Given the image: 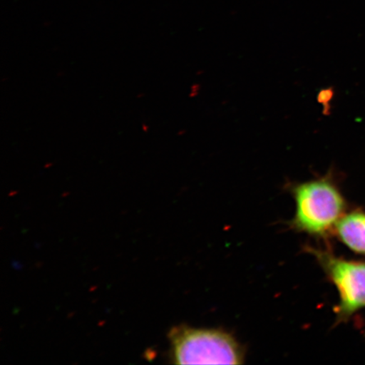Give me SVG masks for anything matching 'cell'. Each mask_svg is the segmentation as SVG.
<instances>
[{
    "instance_id": "1",
    "label": "cell",
    "mask_w": 365,
    "mask_h": 365,
    "mask_svg": "<svg viewBox=\"0 0 365 365\" xmlns=\"http://www.w3.org/2000/svg\"><path fill=\"white\" fill-rule=\"evenodd\" d=\"M287 190L295 202L291 230L323 240L334 232L337 222L346 213V202L331 173L292 182Z\"/></svg>"
},
{
    "instance_id": "2",
    "label": "cell",
    "mask_w": 365,
    "mask_h": 365,
    "mask_svg": "<svg viewBox=\"0 0 365 365\" xmlns=\"http://www.w3.org/2000/svg\"><path fill=\"white\" fill-rule=\"evenodd\" d=\"M177 364H242L245 352L231 333L212 328L173 327L168 334Z\"/></svg>"
},
{
    "instance_id": "3",
    "label": "cell",
    "mask_w": 365,
    "mask_h": 365,
    "mask_svg": "<svg viewBox=\"0 0 365 365\" xmlns=\"http://www.w3.org/2000/svg\"><path fill=\"white\" fill-rule=\"evenodd\" d=\"M317 259L327 277L336 287L339 302L335 308L336 323L346 322L365 308V262L336 257L330 250L305 248Z\"/></svg>"
},
{
    "instance_id": "4",
    "label": "cell",
    "mask_w": 365,
    "mask_h": 365,
    "mask_svg": "<svg viewBox=\"0 0 365 365\" xmlns=\"http://www.w3.org/2000/svg\"><path fill=\"white\" fill-rule=\"evenodd\" d=\"M344 244L354 252L365 255V213L362 211L345 213L337 222L333 232Z\"/></svg>"
},
{
    "instance_id": "5",
    "label": "cell",
    "mask_w": 365,
    "mask_h": 365,
    "mask_svg": "<svg viewBox=\"0 0 365 365\" xmlns=\"http://www.w3.org/2000/svg\"><path fill=\"white\" fill-rule=\"evenodd\" d=\"M141 127H143V131L144 133H148L149 131V125L145 124V123H143V125H141Z\"/></svg>"
},
{
    "instance_id": "6",
    "label": "cell",
    "mask_w": 365,
    "mask_h": 365,
    "mask_svg": "<svg viewBox=\"0 0 365 365\" xmlns=\"http://www.w3.org/2000/svg\"><path fill=\"white\" fill-rule=\"evenodd\" d=\"M144 97V93H139L136 96V98H141Z\"/></svg>"
},
{
    "instance_id": "7",
    "label": "cell",
    "mask_w": 365,
    "mask_h": 365,
    "mask_svg": "<svg viewBox=\"0 0 365 365\" xmlns=\"http://www.w3.org/2000/svg\"><path fill=\"white\" fill-rule=\"evenodd\" d=\"M51 165H52V163H46L45 167H46V168H48V167H50V166H51Z\"/></svg>"
}]
</instances>
